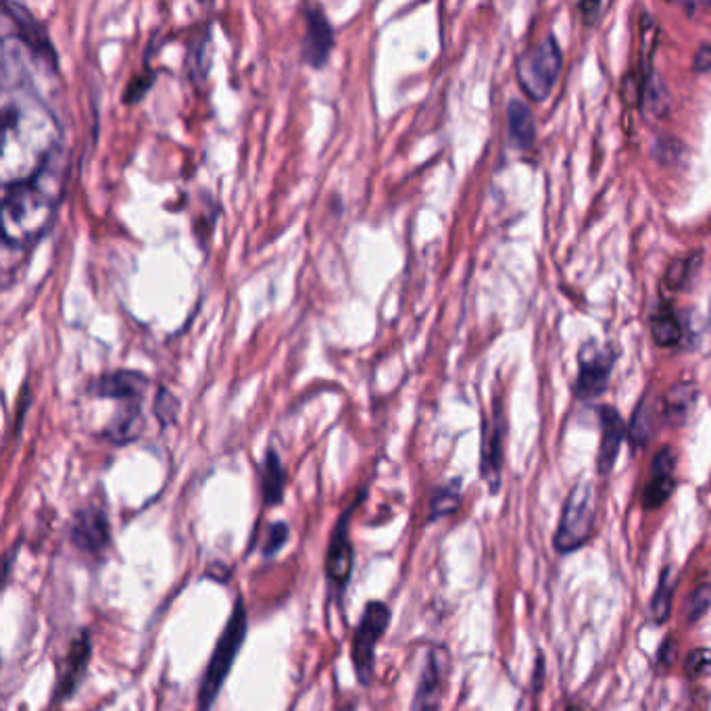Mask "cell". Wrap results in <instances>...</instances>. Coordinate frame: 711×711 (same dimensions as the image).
<instances>
[{
  "mask_svg": "<svg viewBox=\"0 0 711 711\" xmlns=\"http://www.w3.org/2000/svg\"><path fill=\"white\" fill-rule=\"evenodd\" d=\"M653 338L661 347H672L676 340L680 338V326L674 316L661 313L653 320Z\"/></svg>",
  "mask_w": 711,
  "mask_h": 711,
  "instance_id": "cell-25",
  "label": "cell"
},
{
  "mask_svg": "<svg viewBox=\"0 0 711 711\" xmlns=\"http://www.w3.org/2000/svg\"><path fill=\"white\" fill-rule=\"evenodd\" d=\"M609 374H611L609 351L607 349L599 351V349H595V344L585 347L580 353V374L576 380L578 396L588 399V396L601 394L609 382Z\"/></svg>",
  "mask_w": 711,
  "mask_h": 711,
  "instance_id": "cell-14",
  "label": "cell"
},
{
  "mask_svg": "<svg viewBox=\"0 0 711 711\" xmlns=\"http://www.w3.org/2000/svg\"><path fill=\"white\" fill-rule=\"evenodd\" d=\"M305 21L307 28L301 42L302 61L320 70L334 49V30L320 4H311L305 9Z\"/></svg>",
  "mask_w": 711,
  "mask_h": 711,
  "instance_id": "cell-12",
  "label": "cell"
},
{
  "mask_svg": "<svg viewBox=\"0 0 711 711\" xmlns=\"http://www.w3.org/2000/svg\"><path fill=\"white\" fill-rule=\"evenodd\" d=\"M694 401H697V387H694L693 382L676 384V387H672V391L666 394V403H663L666 418L672 424H682L689 418L691 410H693Z\"/></svg>",
  "mask_w": 711,
  "mask_h": 711,
  "instance_id": "cell-19",
  "label": "cell"
},
{
  "mask_svg": "<svg viewBox=\"0 0 711 711\" xmlns=\"http://www.w3.org/2000/svg\"><path fill=\"white\" fill-rule=\"evenodd\" d=\"M595 528V491L587 481L578 482L564 505L555 533V549L571 553L585 547Z\"/></svg>",
  "mask_w": 711,
  "mask_h": 711,
  "instance_id": "cell-5",
  "label": "cell"
},
{
  "mask_svg": "<svg viewBox=\"0 0 711 711\" xmlns=\"http://www.w3.org/2000/svg\"><path fill=\"white\" fill-rule=\"evenodd\" d=\"M462 503V482H449L443 488H439L430 503V519H441L457 512Z\"/></svg>",
  "mask_w": 711,
  "mask_h": 711,
  "instance_id": "cell-22",
  "label": "cell"
},
{
  "mask_svg": "<svg viewBox=\"0 0 711 711\" xmlns=\"http://www.w3.org/2000/svg\"><path fill=\"white\" fill-rule=\"evenodd\" d=\"M90 658H92V642H90L89 630L80 632L78 639L73 640L65 666L59 674V682L54 689V701L72 699L73 693L80 689L84 676L89 672Z\"/></svg>",
  "mask_w": 711,
  "mask_h": 711,
  "instance_id": "cell-13",
  "label": "cell"
},
{
  "mask_svg": "<svg viewBox=\"0 0 711 711\" xmlns=\"http://www.w3.org/2000/svg\"><path fill=\"white\" fill-rule=\"evenodd\" d=\"M640 44H642V56H645V63L649 65L651 56H653V49L658 44V23L656 19L651 18L649 13H645L640 18Z\"/></svg>",
  "mask_w": 711,
  "mask_h": 711,
  "instance_id": "cell-27",
  "label": "cell"
},
{
  "mask_svg": "<svg viewBox=\"0 0 711 711\" xmlns=\"http://www.w3.org/2000/svg\"><path fill=\"white\" fill-rule=\"evenodd\" d=\"M694 72H708L711 70V47H701L693 59Z\"/></svg>",
  "mask_w": 711,
  "mask_h": 711,
  "instance_id": "cell-33",
  "label": "cell"
},
{
  "mask_svg": "<svg viewBox=\"0 0 711 711\" xmlns=\"http://www.w3.org/2000/svg\"><path fill=\"white\" fill-rule=\"evenodd\" d=\"M699 259V255H694V257H684V259H676L674 264L670 266V269H668V276H666V282H668V286H672V288H682L684 286V282H687V278H689V274H691V269L694 267V261Z\"/></svg>",
  "mask_w": 711,
  "mask_h": 711,
  "instance_id": "cell-30",
  "label": "cell"
},
{
  "mask_svg": "<svg viewBox=\"0 0 711 711\" xmlns=\"http://www.w3.org/2000/svg\"><path fill=\"white\" fill-rule=\"evenodd\" d=\"M178 411V399L172 394V391H167V389L159 387V389H157V394H155V399H153V413H155V418H157L161 424L165 426V424H172V422L176 420Z\"/></svg>",
  "mask_w": 711,
  "mask_h": 711,
  "instance_id": "cell-24",
  "label": "cell"
},
{
  "mask_svg": "<svg viewBox=\"0 0 711 711\" xmlns=\"http://www.w3.org/2000/svg\"><path fill=\"white\" fill-rule=\"evenodd\" d=\"M684 672L689 678H705L711 674V649H694L684 661Z\"/></svg>",
  "mask_w": 711,
  "mask_h": 711,
  "instance_id": "cell-28",
  "label": "cell"
},
{
  "mask_svg": "<svg viewBox=\"0 0 711 711\" xmlns=\"http://www.w3.org/2000/svg\"><path fill=\"white\" fill-rule=\"evenodd\" d=\"M288 536H290L288 524H286V522H274V524L267 528L264 555H266V557H274L276 553L285 547Z\"/></svg>",
  "mask_w": 711,
  "mask_h": 711,
  "instance_id": "cell-29",
  "label": "cell"
},
{
  "mask_svg": "<svg viewBox=\"0 0 711 711\" xmlns=\"http://www.w3.org/2000/svg\"><path fill=\"white\" fill-rule=\"evenodd\" d=\"M501 465H503V427L498 413H495L491 426L484 430V443H482V478L488 482L491 491L497 493L501 482Z\"/></svg>",
  "mask_w": 711,
  "mask_h": 711,
  "instance_id": "cell-16",
  "label": "cell"
},
{
  "mask_svg": "<svg viewBox=\"0 0 711 711\" xmlns=\"http://www.w3.org/2000/svg\"><path fill=\"white\" fill-rule=\"evenodd\" d=\"M559 70L561 49L553 37L540 40L533 51H526L517 61L519 84L533 101H545L552 94Z\"/></svg>",
  "mask_w": 711,
  "mask_h": 711,
  "instance_id": "cell-7",
  "label": "cell"
},
{
  "mask_svg": "<svg viewBox=\"0 0 711 711\" xmlns=\"http://www.w3.org/2000/svg\"><path fill=\"white\" fill-rule=\"evenodd\" d=\"M601 424H604V432H601V446H599L597 467H599V474L607 476L614 470V463L618 460L624 434H626V426H624L620 413L611 410V408H605L601 411Z\"/></svg>",
  "mask_w": 711,
  "mask_h": 711,
  "instance_id": "cell-15",
  "label": "cell"
},
{
  "mask_svg": "<svg viewBox=\"0 0 711 711\" xmlns=\"http://www.w3.org/2000/svg\"><path fill=\"white\" fill-rule=\"evenodd\" d=\"M153 382L132 370H115L94 378L90 382L89 394L99 401L115 403V411L101 436L113 445H127L136 441L144 430V401L151 394Z\"/></svg>",
  "mask_w": 711,
  "mask_h": 711,
  "instance_id": "cell-3",
  "label": "cell"
},
{
  "mask_svg": "<svg viewBox=\"0 0 711 711\" xmlns=\"http://www.w3.org/2000/svg\"><path fill=\"white\" fill-rule=\"evenodd\" d=\"M507 130H509V141L519 148L528 151L536 138V124H534L533 109L528 107L524 101H512L507 107Z\"/></svg>",
  "mask_w": 711,
  "mask_h": 711,
  "instance_id": "cell-17",
  "label": "cell"
},
{
  "mask_svg": "<svg viewBox=\"0 0 711 711\" xmlns=\"http://www.w3.org/2000/svg\"><path fill=\"white\" fill-rule=\"evenodd\" d=\"M73 547L89 553L92 557H101L111 545V528L109 517L103 507H84L73 517L70 530Z\"/></svg>",
  "mask_w": 711,
  "mask_h": 711,
  "instance_id": "cell-11",
  "label": "cell"
},
{
  "mask_svg": "<svg viewBox=\"0 0 711 711\" xmlns=\"http://www.w3.org/2000/svg\"><path fill=\"white\" fill-rule=\"evenodd\" d=\"M363 493L357 497L351 507L338 517L337 526L330 536V545L326 553V578L332 592H337L338 599L347 592V587L351 583L353 574V564H356V553H353V543H351V517L356 514L357 505L363 501Z\"/></svg>",
  "mask_w": 711,
  "mask_h": 711,
  "instance_id": "cell-8",
  "label": "cell"
},
{
  "mask_svg": "<svg viewBox=\"0 0 711 711\" xmlns=\"http://www.w3.org/2000/svg\"><path fill=\"white\" fill-rule=\"evenodd\" d=\"M286 474L285 465L276 449H267L264 467H261V493L267 507H276L285 498Z\"/></svg>",
  "mask_w": 711,
  "mask_h": 711,
  "instance_id": "cell-18",
  "label": "cell"
},
{
  "mask_svg": "<svg viewBox=\"0 0 711 711\" xmlns=\"http://www.w3.org/2000/svg\"><path fill=\"white\" fill-rule=\"evenodd\" d=\"M247 630H249V616H247V607L245 601L238 599L234 609H231L230 618L224 626L217 645H215L214 653L209 658V663L205 668V676L203 682L198 687V699H196V711H212L214 708L219 691L224 689L226 680L231 672V666L238 658L243 642L247 639Z\"/></svg>",
  "mask_w": 711,
  "mask_h": 711,
  "instance_id": "cell-4",
  "label": "cell"
},
{
  "mask_svg": "<svg viewBox=\"0 0 711 711\" xmlns=\"http://www.w3.org/2000/svg\"><path fill=\"white\" fill-rule=\"evenodd\" d=\"M4 13L16 25V32H18L16 38H19V44L34 54L37 61L44 63L49 72H54L56 70V54H54L51 38L42 28V23L23 4L11 2V0L4 2Z\"/></svg>",
  "mask_w": 711,
  "mask_h": 711,
  "instance_id": "cell-10",
  "label": "cell"
},
{
  "mask_svg": "<svg viewBox=\"0 0 711 711\" xmlns=\"http://www.w3.org/2000/svg\"><path fill=\"white\" fill-rule=\"evenodd\" d=\"M656 418H658V408L656 403L645 396L639 403V408L635 411L632 415V422H630V427H628V436H630V443L635 446H645L651 436H653V430H656Z\"/></svg>",
  "mask_w": 711,
  "mask_h": 711,
  "instance_id": "cell-20",
  "label": "cell"
},
{
  "mask_svg": "<svg viewBox=\"0 0 711 711\" xmlns=\"http://www.w3.org/2000/svg\"><path fill=\"white\" fill-rule=\"evenodd\" d=\"M449 668H451V656L446 647L443 645L430 647L411 711H441L446 680H449Z\"/></svg>",
  "mask_w": 711,
  "mask_h": 711,
  "instance_id": "cell-9",
  "label": "cell"
},
{
  "mask_svg": "<svg viewBox=\"0 0 711 711\" xmlns=\"http://www.w3.org/2000/svg\"><path fill=\"white\" fill-rule=\"evenodd\" d=\"M674 474H659L651 472V481L642 493V505L645 509H658L674 493Z\"/></svg>",
  "mask_w": 711,
  "mask_h": 711,
  "instance_id": "cell-23",
  "label": "cell"
},
{
  "mask_svg": "<svg viewBox=\"0 0 711 711\" xmlns=\"http://www.w3.org/2000/svg\"><path fill=\"white\" fill-rule=\"evenodd\" d=\"M391 624V607L382 601H370L363 607L361 620L357 624L351 640V659L357 680L368 687L372 682L375 668L378 642L387 635Z\"/></svg>",
  "mask_w": 711,
  "mask_h": 711,
  "instance_id": "cell-6",
  "label": "cell"
},
{
  "mask_svg": "<svg viewBox=\"0 0 711 711\" xmlns=\"http://www.w3.org/2000/svg\"><path fill=\"white\" fill-rule=\"evenodd\" d=\"M601 7H604V4H599V2H583V4H580V11L585 13V19L590 23V21L597 19V13L601 11Z\"/></svg>",
  "mask_w": 711,
  "mask_h": 711,
  "instance_id": "cell-35",
  "label": "cell"
},
{
  "mask_svg": "<svg viewBox=\"0 0 711 711\" xmlns=\"http://www.w3.org/2000/svg\"><path fill=\"white\" fill-rule=\"evenodd\" d=\"M68 153L59 144L49 159L30 178L4 186L2 196V243L4 249L28 250L53 224L56 207L65 193Z\"/></svg>",
  "mask_w": 711,
  "mask_h": 711,
  "instance_id": "cell-2",
  "label": "cell"
},
{
  "mask_svg": "<svg viewBox=\"0 0 711 711\" xmlns=\"http://www.w3.org/2000/svg\"><path fill=\"white\" fill-rule=\"evenodd\" d=\"M61 144V127L40 96L18 47L2 42V146L0 179L9 186L30 178Z\"/></svg>",
  "mask_w": 711,
  "mask_h": 711,
  "instance_id": "cell-1",
  "label": "cell"
},
{
  "mask_svg": "<svg viewBox=\"0 0 711 711\" xmlns=\"http://www.w3.org/2000/svg\"><path fill=\"white\" fill-rule=\"evenodd\" d=\"M711 607V587L710 585H699L694 588L689 605H687V622H699L708 609Z\"/></svg>",
  "mask_w": 711,
  "mask_h": 711,
  "instance_id": "cell-26",
  "label": "cell"
},
{
  "mask_svg": "<svg viewBox=\"0 0 711 711\" xmlns=\"http://www.w3.org/2000/svg\"><path fill=\"white\" fill-rule=\"evenodd\" d=\"M676 455L670 446L661 449L656 460H653V470L651 472H659V474H674Z\"/></svg>",
  "mask_w": 711,
  "mask_h": 711,
  "instance_id": "cell-32",
  "label": "cell"
},
{
  "mask_svg": "<svg viewBox=\"0 0 711 711\" xmlns=\"http://www.w3.org/2000/svg\"><path fill=\"white\" fill-rule=\"evenodd\" d=\"M676 578L674 569L666 568L659 576L658 590L651 601V616L658 624H663L670 618L672 611V597H674Z\"/></svg>",
  "mask_w": 711,
  "mask_h": 711,
  "instance_id": "cell-21",
  "label": "cell"
},
{
  "mask_svg": "<svg viewBox=\"0 0 711 711\" xmlns=\"http://www.w3.org/2000/svg\"><path fill=\"white\" fill-rule=\"evenodd\" d=\"M682 153H684L682 144L674 141V138H659L653 144V155H656V159L659 163H670V165L678 163Z\"/></svg>",
  "mask_w": 711,
  "mask_h": 711,
  "instance_id": "cell-31",
  "label": "cell"
},
{
  "mask_svg": "<svg viewBox=\"0 0 711 711\" xmlns=\"http://www.w3.org/2000/svg\"><path fill=\"white\" fill-rule=\"evenodd\" d=\"M672 658H674V647H672V642H670V639H668L666 640V642H663L661 651H659V666L668 668V666L672 663Z\"/></svg>",
  "mask_w": 711,
  "mask_h": 711,
  "instance_id": "cell-34",
  "label": "cell"
}]
</instances>
